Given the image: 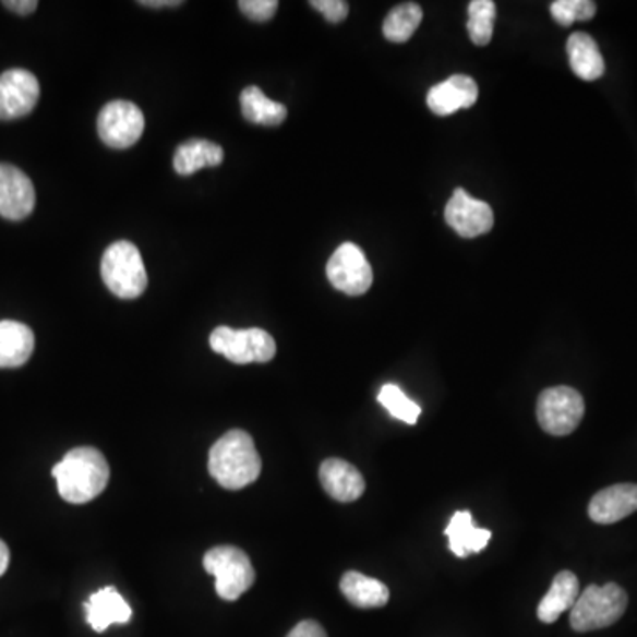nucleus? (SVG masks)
<instances>
[{"label":"nucleus","mask_w":637,"mask_h":637,"mask_svg":"<svg viewBox=\"0 0 637 637\" xmlns=\"http://www.w3.org/2000/svg\"><path fill=\"white\" fill-rule=\"evenodd\" d=\"M53 477L62 500L73 505L93 502L107 488L110 468L101 452L80 446L68 452L53 468Z\"/></svg>","instance_id":"1"},{"label":"nucleus","mask_w":637,"mask_h":637,"mask_svg":"<svg viewBox=\"0 0 637 637\" xmlns=\"http://www.w3.org/2000/svg\"><path fill=\"white\" fill-rule=\"evenodd\" d=\"M263 460L249 432L229 431L209 450V473L229 491H239L257 480Z\"/></svg>","instance_id":"2"},{"label":"nucleus","mask_w":637,"mask_h":637,"mask_svg":"<svg viewBox=\"0 0 637 637\" xmlns=\"http://www.w3.org/2000/svg\"><path fill=\"white\" fill-rule=\"evenodd\" d=\"M628 597L614 582L590 585L570 610V627L576 633H590L616 624L627 611Z\"/></svg>","instance_id":"3"},{"label":"nucleus","mask_w":637,"mask_h":637,"mask_svg":"<svg viewBox=\"0 0 637 637\" xmlns=\"http://www.w3.org/2000/svg\"><path fill=\"white\" fill-rule=\"evenodd\" d=\"M101 278L108 291L121 300H135L144 295L147 273L141 252L130 241H118L105 250L101 259Z\"/></svg>","instance_id":"4"},{"label":"nucleus","mask_w":637,"mask_h":637,"mask_svg":"<svg viewBox=\"0 0 637 637\" xmlns=\"http://www.w3.org/2000/svg\"><path fill=\"white\" fill-rule=\"evenodd\" d=\"M204 568L216 579V593L224 600H238L255 582V570L249 554L232 545L209 549Z\"/></svg>","instance_id":"5"},{"label":"nucleus","mask_w":637,"mask_h":637,"mask_svg":"<svg viewBox=\"0 0 637 637\" xmlns=\"http://www.w3.org/2000/svg\"><path fill=\"white\" fill-rule=\"evenodd\" d=\"M213 351L238 365L267 363L277 354V344L269 333L261 328L232 329L220 326L209 335Z\"/></svg>","instance_id":"6"},{"label":"nucleus","mask_w":637,"mask_h":637,"mask_svg":"<svg viewBox=\"0 0 637 637\" xmlns=\"http://www.w3.org/2000/svg\"><path fill=\"white\" fill-rule=\"evenodd\" d=\"M585 417V398L570 386L548 388L537 402V418L551 436H568Z\"/></svg>","instance_id":"7"},{"label":"nucleus","mask_w":637,"mask_h":637,"mask_svg":"<svg viewBox=\"0 0 637 637\" xmlns=\"http://www.w3.org/2000/svg\"><path fill=\"white\" fill-rule=\"evenodd\" d=\"M144 113L132 101H110L98 116V135L112 149H128L141 141L144 133Z\"/></svg>","instance_id":"8"},{"label":"nucleus","mask_w":637,"mask_h":637,"mask_svg":"<svg viewBox=\"0 0 637 637\" xmlns=\"http://www.w3.org/2000/svg\"><path fill=\"white\" fill-rule=\"evenodd\" d=\"M326 275L337 291L349 296L365 295L374 280L371 263L354 243H344L335 250L326 266Z\"/></svg>","instance_id":"9"},{"label":"nucleus","mask_w":637,"mask_h":637,"mask_svg":"<svg viewBox=\"0 0 637 637\" xmlns=\"http://www.w3.org/2000/svg\"><path fill=\"white\" fill-rule=\"evenodd\" d=\"M38 99L39 82L31 71L13 68L0 75V121L25 118Z\"/></svg>","instance_id":"10"},{"label":"nucleus","mask_w":637,"mask_h":637,"mask_svg":"<svg viewBox=\"0 0 637 637\" xmlns=\"http://www.w3.org/2000/svg\"><path fill=\"white\" fill-rule=\"evenodd\" d=\"M445 220L462 238L488 235L494 226V213L488 202L477 201L457 188L445 207Z\"/></svg>","instance_id":"11"},{"label":"nucleus","mask_w":637,"mask_h":637,"mask_svg":"<svg viewBox=\"0 0 637 637\" xmlns=\"http://www.w3.org/2000/svg\"><path fill=\"white\" fill-rule=\"evenodd\" d=\"M36 206V190L27 173L10 164H0V216L24 220Z\"/></svg>","instance_id":"12"},{"label":"nucleus","mask_w":637,"mask_h":637,"mask_svg":"<svg viewBox=\"0 0 637 637\" xmlns=\"http://www.w3.org/2000/svg\"><path fill=\"white\" fill-rule=\"evenodd\" d=\"M637 510L636 483H616L591 497L588 516L597 525H613Z\"/></svg>","instance_id":"13"},{"label":"nucleus","mask_w":637,"mask_h":637,"mask_svg":"<svg viewBox=\"0 0 637 637\" xmlns=\"http://www.w3.org/2000/svg\"><path fill=\"white\" fill-rule=\"evenodd\" d=\"M478 99V85L471 76L452 75L434 85L426 94V105L436 116H452L459 108L473 107Z\"/></svg>","instance_id":"14"},{"label":"nucleus","mask_w":637,"mask_h":637,"mask_svg":"<svg viewBox=\"0 0 637 637\" xmlns=\"http://www.w3.org/2000/svg\"><path fill=\"white\" fill-rule=\"evenodd\" d=\"M318 478L328 496L340 503L357 502L365 492V478L354 466L342 459L324 460Z\"/></svg>","instance_id":"15"},{"label":"nucleus","mask_w":637,"mask_h":637,"mask_svg":"<svg viewBox=\"0 0 637 637\" xmlns=\"http://www.w3.org/2000/svg\"><path fill=\"white\" fill-rule=\"evenodd\" d=\"M84 610L87 624L96 633H105L113 624H128L132 618V608L112 586L93 593L85 602Z\"/></svg>","instance_id":"16"},{"label":"nucleus","mask_w":637,"mask_h":637,"mask_svg":"<svg viewBox=\"0 0 637 637\" xmlns=\"http://www.w3.org/2000/svg\"><path fill=\"white\" fill-rule=\"evenodd\" d=\"M581 596L579 590V579L576 574L563 570L554 577L553 585L549 588L544 599L540 600L537 608V616L544 624H554L563 613H567L574 608L577 599Z\"/></svg>","instance_id":"17"},{"label":"nucleus","mask_w":637,"mask_h":637,"mask_svg":"<svg viewBox=\"0 0 637 637\" xmlns=\"http://www.w3.org/2000/svg\"><path fill=\"white\" fill-rule=\"evenodd\" d=\"M34 333L19 321H0V369H16L33 357Z\"/></svg>","instance_id":"18"},{"label":"nucleus","mask_w":637,"mask_h":637,"mask_svg":"<svg viewBox=\"0 0 637 637\" xmlns=\"http://www.w3.org/2000/svg\"><path fill=\"white\" fill-rule=\"evenodd\" d=\"M445 534L450 540L452 553L459 557L482 553L492 537L491 531L480 530L473 525V516L469 510L455 512L450 525L446 526Z\"/></svg>","instance_id":"19"},{"label":"nucleus","mask_w":637,"mask_h":637,"mask_svg":"<svg viewBox=\"0 0 637 637\" xmlns=\"http://www.w3.org/2000/svg\"><path fill=\"white\" fill-rule=\"evenodd\" d=\"M568 61L574 73L586 82H593L604 75V57L590 34L574 33L567 41Z\"/></svg>","instance_id":"20"},{"label":"nucleus","mask_w":637,"mask_h":637,"mask_svg":"<svg viewBox=\"0 0 637 637\" xmlns=\"http://www.w3.org/2000/svg\"><path fill=\"white\" fill-rule=\"evenodd\" d=\"M340 591L352 605L361 610L383 608L389 600V590L385 582L363 576L360 572H346L340 581Z\"/></svg>","instance_id":"21"},{"label":"nucleus","mask_w":637,"mask_h":637,"mask_svg":"<svg viewBox=\"0 0 637 637\" xmlns=\"http://www.w3.org/2000/svg\"><path fill=\"white\" fill-rule=\"evenodd\" d=\"M224 149L215 142L192 139L176 151L173 170L179 176H192L204 167H218L224 161Z\"/></svg>","instance_id":"22"},{"label":"nucleus","mask_w":637,"mask_h":637,"mask_svg":"<svg viewBox=\"0 0 637 637\" xmlns=\"http://www.w3.org/2000/svg\"><path fill=\"white\" fill-rule=\"evenodd\" d=\"M241 112L247 121L263 127H280L287 119L286 105L277 104L267 98L263 91L252 85L241 93Z\"/></svg>","instance_id":"23"},{"label":"nucleus","mask_w":637,"mask_h":637,"mask_svg":"<svg viewBox=\"0 0 637 637\" xmlns=\"http://www.w3.org/2000/svg\"><path fill=\"white\" fill-rule=\"evenodd\" d=\"M423 11L417 2H406L389 11L383 34L392 43H406L422 24Z\"/></svg>","instance_id":"24"},{"label":"nucleus","mask_w":637,"mask_h":637,"mask_svg":"<svg viewBox=\"0 0 637 637\" xmlns=\"http://www.w3.org/2000/svg\"><path fill=\"white\" fill-rule=\"evenodd\" d=\"M469 38L478 47H485L494 33V20H496V4L492 0H473L468 8Z\"/></svg>","instance_id":"25"},{"label":"nucleus","mask_w":637,"mask_h":637,"mask_svg":"<svg viewBox=\"0 0 637 637\" xmlns=\"http://www.w3.org/2000/svg\"><path fill=\"white\" fill-rule=\"evenodd\" d=\"M377 400L383 404V408L392 417L402 420L409 425H414L420 414H422V408L417 402H412L411 398L406 397L402 389L398 388L397 385L383 386L380 395H377Z\"/></svg>","instance_id":"26"},{"label":"nucleus","mask_w":637,"mask_h":637,"mask_svg":"<svg viewBox=\"0 0 637 637\" xmlns=\"http://www.w3.org/2000/svg\"><path fill=\"white\" fill-rule=\"evenodd\" d=\"M597 4L591 0H556L551 4V14L557 24L570 27L574 22H586L596 16Z\"/></svg>","instance_id":"27"},{"label":"nucleus","mask_w":637,"mask_h":637,"mask_svg":"<svg viewBox=\"0 0 637 637\" xmlns=\"http://www.w3.org/2000/svg\"><path fill=\"white\" fill-rule=\"evenodd\" d=\"M238 8L244 16H249L253 22H267L277 13V0H241Z\"/></svg>","instance_id":"28"},{"label":"nucleus","mask_w":637,"mask_h":637,"mask_svg":"<svg viewBox=\"0 0 637 637\" xmlns=\"http://www.w3.org/2000/svg\"><path fill=\"white\" fill-rule=\"evenodd\" d=\"M310 5L323 14L332 24H340L349 14V4L346 0H312Z\"/></svg>","instance_id":"29"},{"label":"nucleus","mask_w":637,"mask_h":637,"mask_svg":"<svg viewBox=\"0 0 637 637\" xmlns=\"http://www.w3.org/2000/svg\"><path fill=\"white\" fill-rule=\"evenodd\" d=\"M287 637H328L326 636V630H324L317 622L314 620H305V622H300L292 628L291 633Z\"/></svg>","instance_id":"30"},{"label":"nucleus","mask_w":637,"mask_h":637,"mask_svg":"<svg viewBox=\"0 0 637 637\" xmlns=\"http://www.w3.org/2000/svg\"><path fill=\"white\" fill-rule=\"evenodd\" d=\"M2 4H4L8 10L13 11V13L22 14V16L34 13L36 8H38V2H36V0H5Z\"/></svg>","instance_id":"31"},{"label":"nucleus","mask_w":637,"mask_h":637,"mask_svg":"<svg viewBox=\"0 0 637 637\" xmlns=\"http://www.w3.org/2000/svg\"><path fill=\"white\" fill-rule=\"evenodd\" d=\"M181 0H142L141 5L147 8H173V5H181Z\"/></svg>","instance_id":"32"},{"label":"nucleus","mask_w":637,"mask_h":637,"mask_svg":"<svg viewBox=\"0 0 637 637\" xmlns=\"http://www.w3.org/2000/svg\"><path fill=\"white\" fill-rule=\"evenodd\" d=\"M10 549L0 540V576L10 567Z\"/></svg>","instance_id":"33"}]
</instances>
